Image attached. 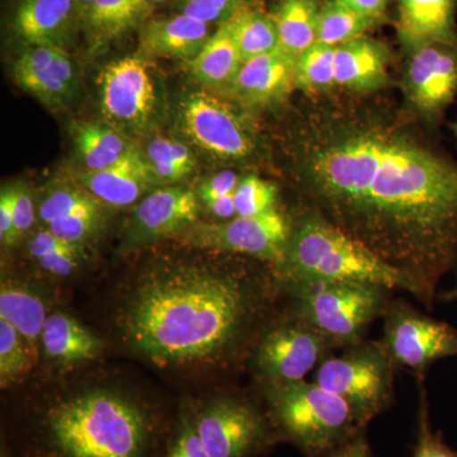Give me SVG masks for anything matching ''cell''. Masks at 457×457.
Instances as JSON below:
<instances>
[{"label":"cell","instance_id":"cell-19","mask_svg":"<svg viewBox=\"0 0 457 457\" xmlns=\"http://www.w3.org/2000/svg\"><path fill=\"white\" fill-rule=\"evenodd\" d=\"M296 59L278 49L243 62L230 92L248 107H269L284 101L295 87Z\"/></svg>","mask_w":457,"mask_h":457},{"label":"cell","instance_id":"cell-18","mask_svg":"<svg viewBox=\"0 0 457 457\" xmlns=\"http://www.w3.org/2000/svg\"><path fill=\"white\" fill-rule=\"evenodd\" d=\"M79 26L74 0H18L13 27L27 46L66 50Z\"/></svg>","mask_w":457,"mask_h":457},{"label":"cell","instance_id":"cell-8","mask_svg":"<svg viewBox=\"0 0 457 457\" xmlns=\"http://www.w3.org/2000/svg\"><path fill=\"white\" fill-rule=\"evenodd\" d=\"M188 409L210 457H260L281 442L264 403L248 396L221 394Z\"/></svg>","mask_w":457,"mask_h":457},{"label":"cell","instance_id":"cell-45","mask_svg":"<svg viewBox=\"0 0 457 457\" xmlns=\"http://www.w3.org/2000/svg\"><path fill=\"white\" fill-rule=\"evenodd\" d=\"M339 2L361 14L380 20L390 0H339Z\"/></svg>","mask_w":457,"mask_h":457},{"label":"cell","instance_id":"cell-26","mask_svg":"<svg viewBox=\"0 0 457 457\" xmlns=\"http://www.w3.org/2000/svg\"><path fill=\"white\" fill-rule=\"evenodd\" d=\"M74 141L84 171L107 170L137 146L128 135L108 122H86L77 126Z\"/></svg>","mask_w":457,"mask_h":457},{"label":"cell","instance_id":"cell-15","mask_svg":"<svg viewBox=\"0 0 457 457\" xmlns=\"http://www.w3.org/2000/svg\"><path fill=\"white\" fill-rule=\"evenodd\" d=\"M200 198L183 186H162L146 195L132 212L123 246L140 248L165 237L182 234L196 224Z\"/></svg>","mask_w":457,"mask_h":457},{"label":"cell","instance_id":"cell-25","mask_svg":"<svg viewBox=\"0 0 457 457\" xmlns=\"http://www.w3.org/2000/svg\"><path fill=\"white\" fill-rule=\"evenodd\" d=\"M242 65V54L231 20L221 23L201 53L189 62L195 79L210 89L230 90Z\"/></svg>","mask_w":457,"mask_h":457},{"label":"cell","instance_id":"cell-7","mask_svg":"<svg viewBox=\"0 0 457 457\" xmlns=\"http://www.w3.org/2000/svg\"><path fill=\"white\" fill-rule=\"evenodd\" d=\"M398 370L381 339H365L345 348L341 356L323 361L315 371L314 383L345 399L369 426L392 407Z\"/></svg>","mask_w":457,"mask_h":457},{"label":"cell","instance_id":"cell-17","mask_svg":"<svg viewBox=\"0 0 457 457\" xmlns=\"http://www.w3.org/2000/svg\"><path fill=\"white\" fill-rule=\"evenodd\" d=\"M77 183L99 204L114 209L132 206L153 189L161 187L145 154L137 145L107 170L79 174Z\"/></svg>","mask_w":457,"mask_h":457},{"label":"cell","instance_id":"cell-34","mask_svg":"<svg viewBox=\"0 0 457 457\" xmlns=\"http://www.w3.org/2000/svg\"><path fill=\"white\" fill-rule=\"evenodd\" d=\"M337 46L315 42L295 62V87L305 92H323L336 84Z\"/></svg>","mask_w":457,"mask_h":457},{"label":"cell","instance_id":"cell-33","mask_svg":"<svg viewBox=\"0 0 457 457\" xmlns=\"http://www.w3.org/2000/svg\"><path fill=\"white\" fill-rule=\"evenodd\" d=\"M29 251L38 267L55 278L73 275L84 254L83 246L69 245L45 228L31 237Z\"/></svg>","mask_w":457,"mask_h":457},{"label":"cell","instance_id":"cell-6","mask_svg":"<svg viewBox=\"0 0 457 457\" xmlns=\"http://www.w3.org/2000/svg\"><path fill=\"white\" fill-rule=\"evenodd\" d=\"M282 282V281H281ZM293 312L345 350L365 341L376 319L384 317L393 290L357 282H282Z\"/></svg>","mask_w":457,"mask_h":457},{"label":"cell","instance_id":"cell-24","mask_svg":"<svg viewBox=\"0 0 457 457\" xmlns=\"http://www.w3.org/2000/svg\"><path fill=\"white\" fill-rule=\"evenodd\" d=\"M41 347L51 362L71 366L97 359L104 345L71 315L54 312L42 330Z\"/></svg>","mask_w":457,"mask_h":457},{"label":"cell","instance_id":"cell-35","mask_svg":"<svg viewBox=\"0 0 457 457\" xmlns=\"http://www.w3.org/2000/svg\"><path fill=\"white\" fill-rule=\"evenodd\" d=\"M37 352L21 336L16 328L0 319V384L16 383L35 365Z\"/></svg>","mask_w":457,"mask_h":457},{"label":"cell","instance_id":"cell-10","mask_svg":"<svg viewBox=\"0 0 457 457\" xmlns=\"http://www.w3.org/2000/svg\"><path fill=\"white\" fill-rule=\"evenodd\" d=\"M336 350L335 342L285 309L262 333L249 359L260 383H282L305 380Z\"/></svg>","mask_w":457,"mask_h":457},{"label":"cell","instance_id":"cell-39","mask_svg":"<svg viewBox=\"0 0 457 457\" xmlns=\"http://www.w3.org/2000/svg\"><path fill=\"white\" fill-rule=\"evenodd\" d=\"M245 0H176L179 13L196 18L207 25L227 22L243 7Z\"/></svg>","mask_w":457,"mask_h":457},{"label":"cell","instance_id":"cell-36","mask_svg":"<svg viewBox=\"0 0 457 457\" xmlns=\"http://www.w3.org/2000/svg\"><path fill=\"white\" fill-rule=\"evenodd\" d=\"M278 187L255 176L245 177L234 192L237 216H257L272 212L278 203Z\"/></svg>","mask_w":457,"mask_h":457},{"label":"cell","instance_id":"cell-13","mask_svg":"<svg viewBox=\"0 0 457 457\" xmlns=\"http://www.w3.org/2000/svg\"><path fill=\"white\" fill-rule=\"evenodd\" d=\"M179 126L195 145L218 158L243 159L254 147L251 131L233 108L207 92L183 99Z\"/></svg>","mask_w":457,"mask_h":457},{"label":"cell","instance_id":"cell-31","mask_svg":"<svg viewBox=\"0 0 457 457\" xmlns=\"http://www.w3.org/2000/svg\"><path fill=\"white\" fill-rule=\"evenodd\" d=\"M378 22V18L361 14L339 0H327L319 11L317 42L339 46L362 37Z\"/></svg>","mask_w":457,"mask_h":457},{"label":"cell","instance_id":"cell-22","mask_svg":"<svg viewBox=\"0 0 457 457\" xmlns=\"http://www.w3.org/2000/svg\"><path fill=\"white\" fill-rule=\"evenodd\" d=\"M389 59L386 47L368 36L339 45L336 50V84L357 92L381 88L389 80Z\"/></svg>","mask_w":457,"mask_h":457},{"label":"cell","instance_id":"cell-12","mask_svg":"<svg viewBox=\"0 0 457 457\" xmlns=\"http://www.w3.org/2000/svg\"><path fill=\"white\" fill-rule=\"evenodd\" d=\"M293 228L275 209L257 216L194 224L183 231L182 242L206 251L246 255L276 269L285 260Z\"/></svg>","mask_w":457,"mask_h":457},{"label":"cell","instance_id":"cell-47","mask_svg":"<svg viewBox=\"0 0 457 457\" xmlns=\"http://www.w3.org/2000/svg\"><path fill=\"white\" fill-rule=\"evenodd\" d=\"M74 2L75 4H77L78 16H79V21H82L84 12H86L87 8L89 7L90 2H92V0H74Z\"/></svg>","mask_w":457,"mask_h":457},{"label":"cell","instance_id":"cell-29","mask_svg":"<svg viewBox=\"0 0 457 457\" xmlns=\"http://www.w3.org/2000/svg\"><path fill=\"white\" fill-rule=\"evenodd\" d=\"M37 215L44 228H46L53 222L79 216L104 215V204H99L77 182L56 183L47 188L42 196Z\"/></svg>","mask_w":457,"mask_h":457},{"label":"cell","instance_id":"cell-42","mask_svg":"<svg viewBox=\"0 0 457 457\" xmlns=\"http://www.w3.org/2000/svg\"><path fill=\"white\" fill-rule=\"evenodd\" d=\"M0 240L3 245H13L18 242L16 220H14L13 198L11 187L2 189L0 195Z\"/></svg>","mask_w":457,"mask_h":457},{"label":"cell","instance_id":"cell-3","mask_svg":"<svg viewBox=\"0 0 457 457\" xmlns=\"http://www.w3.org/2000/svg\"><path fill=\"white\" fill-rule=\"evenodd\" d=\"M174 422L119 389L62 394L21 411L11 457H163Z\"/></svg>","mask_w":457,"mask_h":457},{"label":"cell","instance_id":"cell-40","mask_svg":"<svg viewBox=\"0 0 457 457\" xmlns=\"http://www.w3.org/2000/svg\"><path fill=\"white\" fill-rule=\"evenodd\" d=\"M12 198H13L14 220H16V230L18 239H21L35 225L38 218L37 210L35 207V201L29 189L23 185L11 186Z\"/></svg>","mask_w":457,"mask_h":457},{"label":"cell","instance_id":"cell-5","mask_svg":"<svg viewBox=\"0 0 457 457\" xmlns=\"http://www.w3.org/2000/svg\"><path fill=\"white\" fill-rule=\"evenodd\" d=\"M263 403L279 440L305 457H324L366 431L365 423L341 396L306 380L261 383Z\"/></svg>","mask_w":457,"mask_h":457},{"label":"cell","instance_id":"cell-30","mask_svg":"<svg viewBox=\"0 0 457 457\" xmlns=\"http://www.w3.org/2000/svg\"><path fill=\"white\" fill-rule=\"evenodd\" d=\"M158 185L174 186L194 173L197 161L183 141L155 137L143 150Z\"/></svg>","mask_w":457,"mask_h":457},{"label":"cell","instance_id":"cell-1","mask_svg":"<svg viewBox=\"0 0 457 457\" xmlns=\"http://www.w3.org/2000/svg\"><path fill=\"white\" fill-rule=\"evenodd\" d=\"M311 209L420 287L435 309L457 270V162L380 122L318 137L303 159Z\"/></svg>","mask_w":457,"mask_h":457},{"label":"cell","instance_id":"cell-23","mask_svg":"<svg viewBox=\"0 0 457 457\" xmlns=\"http://www.w3.org/2000/svg\"><path fill=\"white\" fill-rule=\"evenodd\" d=\"M154 5L150 0H92L80 26L93 50L104 49L147 22Z\"/></svg>","mask_w":457,"mask_h":457},{"label":"cell","instance_id":"cell-43","mask_svg":"<svg viewBox=\"0 0 457 457\" xmlns=\"http://www.w3.org/2000/svg\"><path fill=\"white\" fill-rule=\"evenodd\" d=\"M324 457H376L370 446L366 433L362 432L356 437L345 442L342 446L337 447L332 453Z\"/></svg>","mask_w":457,"mask_h":457},{"label":"cell","instance_id":"cell-21","mask_svg":"<svg viewBox=\"0 0 457 457\" xmlns=\"http://www.w3.org/2000/svg\"><path fill=\"white\" fill-rule=\"evenodd\" d=\"M457 0H399L398 35L413 54L433 44L457 45Z\"/></svg>","mask_w":457,"mask_h":457},{"label":"cell","instance_id":"cell-14","mask_svg":"<svg viewBox=\"0 0 457 457\" xmlns=\"http://www.w3.org/2000/svg\"><path fill=\"white\" fill-rule=\"evenodd\" d=\"M404 92L420 116L437 122L457 98V45L433 44L414 51Z\"/></svg>","mask_w":457,"mask_h":457},{"label":"cell","instance_id":"cell-48","mask_svg":"<svg viewBox=\"0 0 457 457\" xmlns=\"http://www.w3.org/2000/svg\"><path fill=\"white\" fill-rule=\"evenodd\" d=\"M153 5L162 4V3L168 2V0H150Z\"/></svg>","mask_w":457,"mask_h":457},{"label":"cell","instance_id":"cell-28","mask_svg":"<svg viewBox=\"0 0 457 457\" xmlns=\"http://www.w3.org/2000/svg\"><path fill=\"white\" fill-rule=\"evenodd\" d=\"M319 0H284L272 14L278 26L279 49L295 57L317 42Z\"/></svg>","mask_w":457,"mask_h":457},{"label":"cell","instance_id":"cell-2","mask_svg":"<svg viewBox=\"0 0 457 457\" xmlns=\"http://www.w3.org/2000/svg\"><path fill=\"white\" fill-rule=\"evenodd\" d=\"M281 295L275 267L164 264L132 284L120 324L132 350L162 368L228 369L251 357Z\"/></svg>","mask_w":457,"mask_h":457},{"label":"cell","instance_id":"cell-46","mask_svg":"<svg viewBox=\"0 0 457 457\" xmlns=\"http://www.w3.org/2000/svg\"><path fill=\"white\" fill-rule=\"evenodd\" d=\"M437 299L444 303L457 302V281L453 287L450 290L445 291V293L438 294Z\"/></svg>","mask_w":457,"mask_h":457},{"label":"cell","instance_id":"cell-20","mask_svg":"<svg viewBox=\"0 0 457 457\" xmlns=\"http://www.w3.org/2000/svg\"><path fill=\"white\" fill-rule=\"evenodd\" d=\"M210 37V25L196 18L177 13L176 16L147 21L141 27L137 54L149 60L192 62Z\"/></svg>","mask_w":457,"mask_h":457},{"label":"cell","instance_id":"cell-27","mask_svg":"<svg viewBox=\"0 0 457 457\" xmlns=\"http://www.w3.org/2000/svg\"><path fill=\"white\" fill-rule=\"evenodd\" d=\"M46 305L40 295L26 286L3 282L0 290V319L12 324L37 352L46 323Z\"/></svg>","mask_w":457,"mask_h":457},{"label":"cell","instance_id":"cell-38","mask_svg":"<svg viewBox=\"0 0 457 457\" xmlns=\"http://www.w3.org/2000/svg\"><path fill=\"white\" fill-rule=\"evenodd\" d=\"M163 457H210L195 428L188 407L183 408L174 420Z\"/></svg>","mask_w":457,"mask_h":457},{"label":"cell","instance_id":"cell-16","mask_svg":"<svg viewBox=\"0 0 457 457\" xmlns=\"http://www.w3.org/2000/svg\"><path fill=\"white\" fill-rule=\"evenodd\" d=\"M21 88L50 110H66L79 92V78L73 60L64 49L27 46L13 66Z\"/></svg>","mask_w":457,"mask_h":457},{"label":"cell","instance_id":"cell-37","mask_svg":"<svg viewBox=\"0 0 457 457\" xmlns=\"http://www.w3.org/2000/svg\"><path fill=\"white\" fill-rule=\"evenodd\" d=\"M420 407H418L417 442L413 457H457V450L451 449L441 432L433 431L429 420V404L425 381L418 383Z\"/></svg>","mask_w":457,"mask_h":457},{"label":"cell","instance_id":"cell-44","mask_svg":"<svg viewBox=\"0 0 457 457\" xmlns=\"http://www.w3.org/2000/svg\"><path fill=\"white\" fill-rule=\"evenodd\" d=\"M210 216L219 221H227L237 218L236 204H234V195L213 198L201 203Z\"/></svg>","mask_w":457,"mask_h":457},{"label":"cell","instance_id":"cell-32","mask_svg":"<svg viewBox=\"0 0 457 457\" xmlns=\"http://www.w3.org/2000/svg\"><path fill=\"white\" fill-rule=\"evenodd\" d=\"M230 20L243 62L278 49V26L272 16L242 7Z\"/></svg>","mask_w":457,"mask_h":457},{"label":"cell","instance_id":"cell-41","mask_svg":"<svg viewBox=\"0 0 457 457\" xmlns=\"http://www.w3.org/2000/svg\"><path fill=\"white\" fill-rule=\"evenodd\" d=\"M240 179H242L231 170L213 174L204 179L198 187L197 196L200 198V203L213 200V198L231 196L236 192Z\"/></svg>","mask_w":457,"mask_h":457},{"label":"cell","instance_id":"cell-4","mask_svg":"<svg viewBox=\"0 0 457 457\" xmlns=\"http://www.w3.org/2000/svg\"><path fill=\"white\" fill-rule=\"evenodd\" d=\"M282 282H357L405 291L420 303V287L368 246L309 209L294 225L285 260L276 267Z\"/></svg>","mask_w":457,"mask_h":457},{"label":"cell","instance_id":"cell-11","mask_svg":"<svg viewBox=\"0 0 457 457\" xmlns=\"http://www.w3.org/2000/svg\"><path fill=\"white\" fill-rule=\"evenodd\" d=\"M381 342L398 369H407L417 383L437 361L457 357V329L423 314L407 300H392L384 314Z\"/></svg>","mask_w":457,"mask_h":457},{"label":"cell","instance_id":"cell-49","mask_svg":"<svg viewBox=\"0 0 457 457\" xmlns=\"http://www.w3.org/2000/svg\"><path fill=\"white\" fill-rule=\"evenodd\" d=\"M453 134H455V137L457 139V121L455 123H453Z\"/></svg>","mask_w":457,"mask_h":457},{"label":"cell","instance_id":"cell-9","mask_svg":"<svg viewBox=\"0 0 457 457\" xmlns=\"http://www.w3.org/2000/svg\"><path fill=\"white\" fill-rule=\"evenodd\" d=\"M152 62L140 54L114 60L99 75V104L106 122L123 134L141 135L161 122L163 87Z\"/></svg>","mask_w":457,"mask_h":457}]
</instances>
